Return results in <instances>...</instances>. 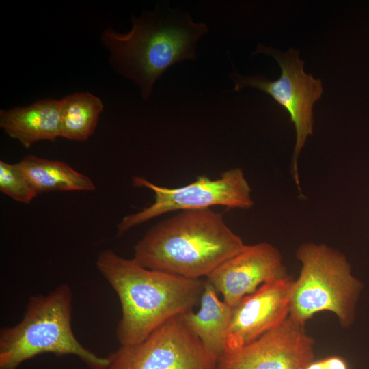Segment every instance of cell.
Returning a JSON list of instances; mask_svg holds the SVG:
<instances>
[{
  "mask_svg": "<svg viewBox=\"0 0 369 369\" xmlns=\"http://www.w3.org/2000/svg\"><path fill=\"white\" fill-rule=\"evenodd\" d=\"M132 27L121 33L109 27L100 42L109 52V64L118 74L133 81L146 101L161 77L172 66L196 61L199 40L208 33L207 25L195 22L186 10L158 3L141 16L132 15Z\"/></svg>",
  "mask_w": 369,
  "mask_h": 369,
  "instance_id": "cell-1",
  "label": "cell"
},
{
  "mask_svg": "<svg viewBox=\"0 0 369 369\" xmlns=\"http://www.w3.org/2000/svg\"><path fill=\"white\" fill-rule=\"evenodd\" d=\"M96 264L120 302L116 327L120 346L144 341L168 320L200 303L203 279L150 269L110 249L100 253Z\"/></svg>",
  "mask_w": 369,
  "mask_h": 369,
  "instance_id": "cell-2",
  "label": "cell"
},
{
  "mask_svg": "<svg viewBox=\"0 0 369 369\" xmlns=\"http://www.w3.org/2000/svg\"><path fill=\"white\" fill-rule=\"evenodd\" d=\"M246 245L210 208L180 211L152 227L135 245L143 266L187 278H206Z\"/></svg>",
  "mask_w": 369,
  "mask_h": 369,
  "instance_id": "cell-3",
  "label": "cell"
},
{
  "mask_svg": "<svg viewBox=\"0 0 369 369\" xmlns=\"http://www.w3.org/2000/svg\"><path fill=\"white\" fill-rule=\"evenodd\" d=\"M72 292L61 284L47 295L29 297L22 320L0 329V369H18L42 353L72 355L90 369H106L108 359L85 348L72 328Z\"/></svg>",
  "mask_w": 369,
  "mask_h": 369,
  "instance_id": "cell-4",
  "label": "cell"
},
{
  "mask_svg": "<svg viewBox=\"0 0 369 369\" xmlns=\"http://www.w3.org/2000/svg\"><path fill=\"white\" fill-rule=\"evenodd\" d=\"M296 257L301 269L292 284L289 318L305 326L315 314L327 311L342 327H351L364 284L352 274L345 255L325 244L307 242L299 246Z\"/></svg>",
  "mask_w": 369,
  "mask_h": 369,
  "instance_id": "cell-5",
  "label": "cell"
},
{
  "mask_svg": "<svg viewBox=\"0 0 369 369\" xmlns=\"http://www.w3.org/2000/svg\"><path fill=\"white\" fill-rule=\"evenodd\" d=\"M265 54L274 58L281 68V75L274 81L262 75L245 76L233 68L229 77L233 81V91L254 87L270 95L290 115L296 141L292 159V175L300 195H303L298 171V159L308 136L313 134V105L323 94L322 82L303 70L304 62L299 51L293 48L286 52L259 44L253 55Z\"/></svg>",
  "mask_w": 369,
  "mask_h": 369,
  "instance_id": "cell-6",
  "label": "cell"
},
{
  "mask_svg": "<svg viewBox=\"0 0 369 369\" xmlns=\"http://www.w3.org/2000/svg\"><path fill=\"white\" fill-rule=\"evenodd\" d=\"M133 181L137 187L152 191L154 200L142 210L124 217L117 226L118 235L172 211L205 209L215 206L248 210L254 204L251 188L240 167L226 170L215 179L200 176L195 181L176 188L161 187L140 176H135Z\"/></svg>",
  "mask_w": 369,
  "mask_h": 369,
  "instance_id": "cell-7",
  "label": "cell"
},
{
  "mask_svg": "<svg viewBox=\"0 0 369 369\" xmlns=\"http://www.w3.org/2000/svg\"><path fill=\"white\" fill-rule=\"evenodd\" d=\"M106 369H215L217 359L184 326L172 318L144 341L120 346Z\"/></svg>",
  "mask_w": 369,
  "mask_h": 369,
  "instance_id": "cell-8",
  "label": "cell"
},
{
  "mask_svg": "<svg viewBox=\"0 0 369 369\" xmlns=\"http://www.w3.org/2000/svg\"><path fill=\"white\" fill-rule=\"evenodd\" d=\"M289 316L237 349L226 351L215 369H303L314 360V340Z\"/></svg>",
  "mask_w": 369,
  "mask_h": 369,
  "instance_id": "cell-9",
  "label": "cell"
},
{
  "mask_svg": "<svg viewBox=\"0 0 369 369\" xmlns=\"http://www.w3.org/2000/svg\"><path fill=\"white\" fill-rule=\"evenodd\" d=\"M288 276L280 251L263 242L246 245L206 279L223 295V301L233 307L264 283Z\"/></svg>",
  "mask_w": 369,
  "mask_h": 369,
  "instance_id": "cell-10",
  "label": "cell"
},
{
  "mask_svg": "<svg viewBox=\"0 0 369 369\" xmlns=\"http://www.w3.org/2000/svg\"><path fill=\"white\" fill-rule=\"evenodd\" d=\"M292 282L288 276L264 283L232 307L226 351L249 344L288 317Z\"/></svg>",
  "mask_w": 369,
  "mask_h": 369,
  "instance_id": "cell-11",
  "label": "cell"
},
{
  "mask_svg": "<svg viewBox=\"0 0 369 369\" xmlns=\"http://www.w3.org/2000/svg\"><path fill=\"white\" fill-rule=\"evenodd\" d=\"M61 100L46 98L28 106L0 111V126L26 148L60 137Z\"/></svg>",
  "mask_w": 369,
  "mask_h": 369,
  "instance_id": "cell-12",
  "label": "cell"
},
{
  "mask_svg": "<svg viewBox=\"0 0 369 369\" xmlns=\"http://www.w3.org/2000/svg\"><path fill=\"white\" fill-rule=\"evenodd\" d=\"M200 304L197 312L192 310L179 316L187 329L218 359L226 351L232 307L219 299L217 291L206 279Z\"/></svg>",
  "mask_w": 369,
  "mask_h": 369,
  "instance_id": "cell-13",
  "label": "cell"
},
{
  "mask_svg": "<svg viewBox=\"0 0 369 369\" xmlns=\"http://www.w3.org/2000/svg\"><path fill=\"white\" fill-rule=\"evenodd\" d=\"M18 164L38 194L57 191H92L96 189L89 176L63 161L28 155Z\"/></svg>",
  "mask_w": 369,
  "mask_h": 369,
  "instance_id": "cell-14",
  "label": "cell"
},
{
  "mask_svg": "<svg viewBox=\"0 0 369 369\" xmlns=\"http://www.w3.org/2000/svg\"><path fill=\"white\" fill-rule=\"evenodd\" d=\"M103 109L102 100L88 92H76L61 100L60 137L86 141L94 132Z\"/></svg>",
  "mask_w": 369,
  "mask_h": 369,
  "instance_id": "cell-15",
  "label": "cell"
},
{
  "mask_svg": "<svg viewBox=\"0 0 369 369\" xmlns=\"http://www.w3.org/2000/svg\"><path fill=\"white\" fill-rule=\"evenodd\" d=\"M0 191L15 201L29 204L38 192L18 163L0 161Z\"/></svg>",
  "mask_w": 369,
  "mask_h": 369,
  "instance_id": "cell-16",
  "label": "cell"
},
{
  "mask_svg": "<svg viewBox=\"0 0 369 369\" xmlns=\"http://www.w3.org/2000/svg\"><path fill=\"white\" fill-rule=\"evenodd\" d=\"M303 369H348V365L342 357L331 356L316 361L313 360Z\"/></svg>",
  "mask_w": 369,
  "mask_h": 369,
  "instance_id": "cell-17",
  "label": "cell"
},
{
  "mask_svg": "<svg viewBox=\"0 0 369 369\" xmlns=\"http://www.w3.org/2000/svg\"><path fill=\"white\" fill-rule=\"evenodd\" d=\"M368 237H369V232H368Z\"/></svg>",
  "mask_w": 369,
  "mask_h": 369,
  "instance_id": "cell-18",
  "label": "cell"
}]
</instances>
